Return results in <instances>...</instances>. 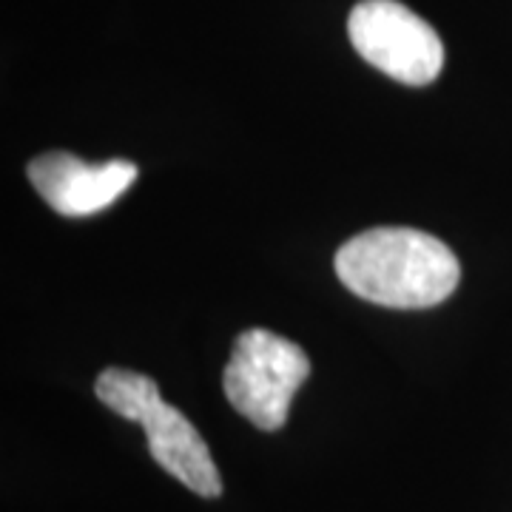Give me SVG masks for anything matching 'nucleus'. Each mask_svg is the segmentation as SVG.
<instances>
[{
    "instance_id": "obj_1",
    "label": "nucleus",
    "mask_w": 512,
    "mask_h": 512,
    "mask_svg": "<svg viewBox=\"0 0 512 512\" xmlns=\"http://www.w3.org/2000/svg\"><path fill=\"white\" fill-rule=\"evenodd\" d=\"M336 276L350 293L384 308H433L456 291V254L416 228H373L336 251Z\"/></svg>"
},
{
    "instance_id": "obj_2",
    "label": "nucleus",
    "mask_w": 512,
    "mask_h": 512,
    "mask_svg": "<svg viewBox=\"0 0 512 512\" xmlns=\"http://www.w3.org/2000/svg\"><path fill=\"white\" fill-rule=\"evenodd\" d=\"M97 399L117 416L146 430L148 450L165 473L202 498H220L222 478L200 430L177 407L163 402L160 387L143 373L109 367L97 376Z\"/></svg>"
},
{
    "instance_id": "obj_3",
    "label": "nucleus",
    "mask_w": 512,
    "mask_h": 512,
    "mask_svg": "<svg viewBox=\"0 0 512 512\" xmlns=\"http://www.w3.org/2000/svg\"><path fill=\"white\" fill-rule=\"evenodd\" d=\"M311 376V359L296 342L265 328L239 333L222 373V390L239 416L259 430H279L296 390Z\"/></svg>"
},
{
    "instance_id": "obj_4",
    "label": "nucleus",
    "mask_w": 512,
    "mask_h": 512,
    "mask_svg": "<svg viewBox=\"0 0 512 512\" xmlns=\"http://www.w3.org/2000/svg\"><path fill=\"white\" fill-rule=\"evenodd\" d=\"M348 35L370 66L407 86H427L444 69V43L436 29L396 0L353 6Z\"/></svg>"
},
{
    "instance_id": "obj_5",
    "label": "nucleus",
    "mask_w": 512,
    "mask_h": 512,
    "mask_svg": "<svg viewBox=\"0 0 512 512\" xmlns=\"http://www.w3.org/2000/svg\"><path fill=\"white\" fill-rule=\"evenodd\" d=\"M137 180L128 160L83 163L66 151H49L29 163V183L63 217H89L120 200Z\"/></svg>"
}]
</instances>
